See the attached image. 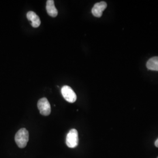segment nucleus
Masks as SVG:
<instances>
[{
    "label": "nucleus",
    "mask_w": 158,
    "mask_h": 158,
    "mask_svg": "<svg viewBox=\"0 0 158 158\" xmlns=\"http://www.w3.org/2000/svg\"><path fill=\"white\" fill-rule=\"evenodd\" d=\"M147 67L149 70L158 71V57L151 58L147 62Z\"/></svg>",
    "instance_id": "6e6552de"
},
{
    "label": "nucleus",
    "mask_w": 158,
    "mask_h": 158,
    "mask_svg": "<svg viewBox=\"0 0 158 158\" xmlns=\"http://www.w3.org/2000/svg\"><path fill=\"white\" fill-rule=\"evenodd\" d=\"M38 108L42 115L48 116L51 113V105L46 98H42L38 102Z\"/></svg>",
    "instance_id": "20e7f679"
},
{
    "label": "nucleus",
    "mask_w": 158,
    "mask_h": 158,
    "mask_svg": "<svg viewBox=\"0 0 158 158\" xmlns=\"http://www.w3.org/2000/svg\"><path fill=\"white\" fill-rule=\"evenodd\" d=\"M29 21L31 22V25L34 28H38L40 25V19L38 15L34 11H29L27 14Z\"/></svg>",
    "instance_id": "423d86ee"
},
{
    "label": "nucleus",
    "mask_w": 158,
    "mask_h": 158,
    "mask_svg": "<svg viewBox=\"0 0 158 158\" xmlns=\"http://www.w3.org/2000/svg\"><path fill=\"white\" fill-rule=\"evenodd\" d=\"M46 11L48 14L52 17H56L58 11L55 6V2L53 0H48L46 1Z\"/></svg>",
    "instance_id": "0eeeda50"
},
{
    "label": "nucleus",
    "mask_w": 158,
    "mask_h": 158,
    "mask_svg": "<svg viewBox=\"0 0 158 158\" xmlns=\"http://www.w3.org/2000/svg\"><path fill=\"white\" fill-rule=\"evenodd\" d=\"M155 147L158 148V139H157L156 141L155 142Z\"/></svg>",
    "instance_id": "1a4fd4ad"
},
{
    "label": "nucleus",
    "mask_w": 158,
    "mask_h": 158,
    "mask_svg": "<svg viewBox=\"0 0 158 158\" xmlns=\"http://www.w3.org/2000/svg\"><path fill=\"white\" fill-rule=\"evenodd\" d=\"M61 92L63 98L69 102L73 103L76 101L77 96L70 86L64 85L62 88Z\"/></svg>",
    "instance_id": "7ed1b4c3"
},
{
    "label": "nucleus",
    "mask_w": 158,
    "mask_h": 158,
    "mask_svg": "<svg viewBox=\"0 0 158 158\" xmlns=\"http://www.w3.org/2000/svg\"><path fill=\"white\" fill-rule=\"evenodd\" d=\"M15 141L20 148H24L27 146L29 141V132L26 128H21L17 132L15 136Z\"/></svg>",
    "instance_id": "f257e3e1"
},
{
    "label": "nucleus",
    "mask_w": 158,
    "mask_h": 158,
    "mask_svg": "<svg viewBox=\"0 0 158 158\" xmlns=\"http://www.w3.org/2000/svg\"><path fill=\"white\" fill-rule=\"evenodd\" d=\"M66 143L69 148H74L79 143L78 132L76 129H72L68 132L66 136Z\"/></svg>",
    "instance_id": "f03ea898"
},
{
    "label": "nucleus",
    "mask_w": 158,
    "mask_h": 158,
    "mask_svg": "<svg viewBox=\"0 0 158 158\" xmlns=\"http://www.w3.org/2000/svg\"></svg>",
    "instance_id": "9d476101"
},
{
    "label": "nucleus",
    "mask_w": 158,
    "mask_h": 158,
    "mask_svg": "<svg viewBox=\"0 0 158 158\" xmlns=\"http://www.w3.org/2000/svg\"><path fill=\"white\" fill-rule=\"evenodd\" d=\"M107 3L104 1H102L100 2L96 3L91 10V12L93 15L94 17H98V18L102 17V12L106 10V8H107Z\"/></svg>",
    "instance_id": "39448f33"
}]
</instances>
